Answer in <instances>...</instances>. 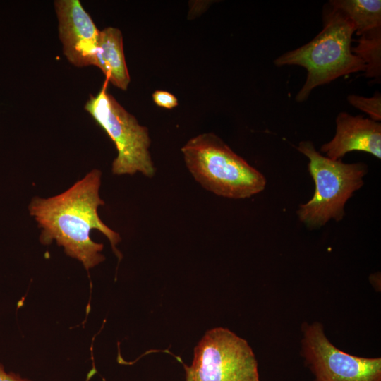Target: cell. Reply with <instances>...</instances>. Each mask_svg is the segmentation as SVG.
<instances>
[{"instance_id":"cell-6","label":"cell","mask_w":381,"mask_h":381,"mask_svg":"<svg viewBox=\"0 0 381 381\" xmlns=\"http://www.w3.org/2000/svg\"><path fill=\"white\" fill-rule=\"evenodd\" d=\"M186 381H260L258 362L248 343L227 328L205 333L194 350Z\"/></svg>"},{"instance_id":"cell-5","label":"cell","mask_w":381,"mask_h":381,"mask_svg":"<svg viewBox=\"0 0 381 381\" xmlns=\"http://www.w3.org/2000/svg\"><path fill=\"white\" fill-rule=\"evenodd\" d=\"M108 83L105 79L97 94L90 95L84 109L115 145L117 155L111 172L116 176L140 173L152 178L156 168L150 152L148 129L107 92Z\"/></svg>"},{"instance_id":"cell-13","label":"cell","mask_w":381,"mask_h":381,"mask_svg":"<svg viewBox=\"0 0 381 381\" xmlns=\"http://www.w3.org/2000/svg\"><path fill=\"white\" fill-rule=\"evenodd\" d=\"M349 103L356 109L366 113L370 119L380 122L381 121V95L376 92L374 96L365 97L358 95H349Z\"/></svg>"},{"instance_id":"cell-4","label":"cell","mask_w":381,"mask_h":381,"mask_svg":"<svg viewBox=\"0 0 381 381\" xmlns=\"http://www.w3.org/2000/svg\"><path fill=\"white\" fill-rule=\"evenodd\" d=\"M297 149L308 158V171L315 186L312 198L298 207L300 221L312 229L321 227L330 219L340 221L345 214L346 202L363 186L368 166L329 159L309 140L301 141Z\"/></svg>"},{"instance_id":"cell-1","label":"cell","mask_w":381,"mask_h":381,"mask_svg":"<svg viewBox=\"0 0 381 381\" xmlns=\"http://www.w3.org/2000/svg\"><path fill=\"white\" fill-rule=\"evenodd\" d=\"M102 172L95 169L63 193L48 198L35 197L28 209L41 229L40 241L49 245L54 241L69 257L80 261L89 270L105 260L103 244L90 238L92 230L102 233L116 255L120 235L107 226L98 214L104 202L99 196Z\"/></svg>"},{"instance_id":"cell-14","label":"cell","mask_w":381,"mask_h":381,"mask_svg":"<svg viewBox=\"0 0 381 381\" xmlns=\"http://www.w3.org/2000/svg\"><path fill=\"white\" fill-rule=\"evenodd\" d=\"M154 102L159 107L173 109L178 105L177 98L171 93L164 90H156L152 94Z\"/></svg>"},{"instance_id":"cell-8","label":"cell","mask_w":381,"mask_h":381,"mask_svg":"<svg viewBox=\"0 0 381 381\" xmlns=\"http://www.w3.org/2000/svg\"><path fill=\"white\" fill-rule=\"evenodd\" d=\"M63 54L76 67L94 66L100 30L79 0L54 2Z\"/></svg>"},{"instance_id":"cell-12","label":"cell","mask_w":381,"mask_h":381,"mask_svg":"<svg viewBox=\"0 0 381 381\" xmlns=\"http://www.w3.org/2000/svg\"><path fill=\"white\" fill-rule=\"evenodd\" d=\"M357 45L352 52L365 64L364 75L380 81L381 77V28L358 36Z\"/></svg>"},{"instance_id":"cell-2","label":"cell","mask_w":381,"mask_h":381,"mask_svg":"<svg viewBox=\"0 0 381 381\" xmlns=\"http://www.w3.org/2000/svg\"><path fill=\"white\" fill-rule=\"evenodd\" d=\"M355 28L348 18L329 5L323 12V28L309 42L274 59L276 66H298L307 77L296 100L306 101L316 87L349 74L364 72L365 63L352 52Z\"/></svg>"},{"instance_id":"cell-16","label":"cell","mask_w":381,"mask_h":381,"mask_svg":"<svg viewBox=\"0 0 381 381\" xmlns=\"http://www.w3.org/2000/svg\"><path fill=\"white\" fill-rule=\"evenodd\" d=\"M90 380V377H87L86 378V380L85 381H89Z\"/></svg>"},{"instance_id":"cell-10","label":"cell","mask_w":381,"mask_h":381,"mask_svg":"<svg viewBox=\"0 0 381 381\" xmlns=\"http://www.w3.org/2000/svg\"><path fill=\"white\" fill-rule=\"evenodd\" d=\"M94 66L103 72L109 83L122 90L128 89L131 78L125 60L123 35L119 28L107 27L100 30Z\"/></svg>"},{"instance_id":"cell-7","label":"cell","mask_w":381,"mask_h":381,"mask_svg":"<svg viewBox=\"0 0 381 381\" xmlns=\"http://www.w3.org/2000/svg\"><path fill=\"white\" fill-rule=\"evenodd\" d=\"M302 356L315 381H381V358L353 356L335 347L318 322L302 325Z\"/></svg>"},{"instance_id":"cell-9","label":"cell","mask_w":381,"mask_h":381,"mask_svg":"<svg viewBox=\"0 0 381 381\" xmlns=\"http://www.w3.org/2000/svg\"><path fill=\"white\" fill-rule=\"evenodd\" d=\"M336 127L334 138L320 147L327 157L339 160L348 152L361 151L381 158L380 122L341 111L337 116Z\"/></svg>"},{"instance_id":"cell-11","label":"cell","mask_w":381,"mask_h":381,"mask_svg":"<svg viewBox=\"0 0 381 381\" xmlns=\"http://www.w3.org/2000/svg\"><path fill=\"white\" fill-rule=\"evenodd\" d=\"M329 5L348 18L357 36L381 28L380 0H332Z\"/></svg>"},{"instance_id":"cell-3","label":"cell","mask_w":381,"mask_h":381,"mask_svg":"<svg viewBox=\"0 0 381 381\" xmlns=\"http://www.w3.org/2000/svg\"><path fill=\"white\" fill-rule=\"evenodd\" d=\"M181 151L195 181L217 196L244 199L265 188V177L214 133L191 138Z\"/></svg>"},{"instance_id":"cell-15","label":"cell","mask_w":381,"mask_h":381,"mask_svg":"<svg viewBox=\"0 0 381 381\" xmlns=\"http://www.w3.org/2000/svg\"><path fill=\"white\" fill-rule=\"evenodd\" d=\"M0 381H30L13 372H6L4 366L0 363Z\"/></svg>"}]
</instances>
